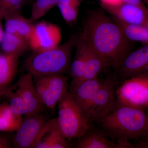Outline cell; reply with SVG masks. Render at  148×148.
<instances>
[{"label":"cell","instance_id":"obj_1","mask_svg":"<svg viewBox=\"0 0 148 148\" xmlns=\"http://www.w3.org/2000/svg\"><path fill=\"white\" fill-rule=\"evenodd\" d=\"M82 26L79 34L86 45L108 60L114 70L131 52L133 42L102 8L89 11Z\"/></svg>","mask_w":148,"mask_h":148},{"label":"cell","instance_id":"obj_22","mask_svg":"<svg viewBox=\"0 0 148 148\" xmlns=\"http://www.w3.org/2000/svg\"><path fill=\"white\" fill-rule=\"evenodd\" d=\"M84 0H60L58 7L66 23L73 26L76 22L80 7Z\"/></svg>","mask_w":148,"mask_h":148},{"label":"cell","instance_id":"obj_25","mask_svg":"<svg viewBox=\"0 0 148 148\" xmlns=\"http://www.w3.org/2000/svg\"><path fill=\"white\" fill-rule=\"evenodd\" d=\"M27 4V0H0V20L21 14Z\"/></svg>","mask_w":148,"mask_h":148},{"label":"cell","instance_id":"obj_7","mask_svg":"<svg viewBox=\"0 0 148 148\" xmlns=\"http://www.w3.org/2000/svg\"><path fill=\"white\" fill-rule=\"evenodd\" d=\"M49 120L43 113L25 116L12 139L13 147L35 148Z\"/></svg>","mask_w":148,"mask_h":148},{"label":"cell","instance_id":"obj_33","mask_svg":"<svg viewBox=\"0 0 148 148\" xmlns=\"http://www.w3.org/2000/svg\"><path fill=\"white\" fill-rule=\"evenodd\" d=\"M35 0H27V3L28 4L31 3H33V2Z\"/></svg>","mask_w":148,"mask_h":148},{"label":"cell","instance_id":"obj_17","mask_svg":"<svg viewBox=\"0 0 148 148\" xmlns=\"http://www.w3.org/2000/svg\"><path fill=\"white\" fill-rule=\"evenodd\" d=\"M87 59L85 69L79 83L86 80L98 78L101 73L109 67H112L110 63L108 60L92 50L87 45Z\"/></svg>","mask_w":148,"mask_h":148},{"label":"cell","instance_id":"obj_32","mask_svg":"<svg viewBox=\"0 0 148 148\" xmlns=\"http://www.w3.org/2000/svg\"><path fill=\"white\" fill-rule=\"evenodd\" d=\"M1 20H0V42H1V40L2 38L4 32V31H3L1 24Z\"/></svg>","mask_w":148,"mask_h":148},{"label":"cell","instance_id":"obj_4","mask_svg":"<svg viewBox=\"0 0 148 148\" xmlns=\"http://www.w3.org/2000/svg\"><path fill=\"white\" fill-rule=\"evenodd\" d=\"M57 120L69 143L79 140L92 128L91 121L68 91L58 103Z\"/></svg>","mask_w":148,"mask_h":148},{"label":"cell","instance_id":"obj_13","mask_svg":"<svg viewBox=\"0 0 148 148\" xmlns=\"http://www.w3.org/2000/svg\"><path fill=\"white\" fill-rule=\"evenodd\" d=\"M57 117L50 119L40 136L35 148H70Z\"/></svg>","mask_w":148,"mask_h":148},{"label":"cell","instance_id":"obj_12","mask_svg":"<svg viewBox=\"0 0 148 148\" xmlns=\"http://www.w3.org/2000/svg\"><path fill=\"white\" fill-rule=\"evenodd\" d=\"M148 68V44L129 53L115 70L122 80L143 73Z\"/></svg>","mask_w":148,"mask_h":148},{"label":"cell","instance_id":"obj_18","mask_svg":"<svg viewBox=\"0 0 148 148\" xmlns=\"http://www.w3.org/2000/svg\"><path fill=\"white\" fill-rule=\"evenodd\" d=\"M4 20L5 31L30 40L35 24L30 18H25L18 14L9 16Z\"/></svg>","mask_w":148,"mask_h":148},{"label":"cell","instance_id":"obj_14","mask_svg":"<svg viewBox=\"0 0 148 148\" xmlns=\"http://www.w3.org/2000/svg\"><path fill=\"white\" fill-rule=\"evenodd\" d=\"M103 79L98 77L86 80L69 88V91L84 113L101 87Z\"/></svg>","mask_w":148,"mask_h":148},{"label":"cell","instance_id":"obj_20","mask_svg":"<svg viewBox=\"0 0 148 148\" xmlns=\"http://www.w3.org/2000/svg\"><path fill=\"white\" fill-rule=\"evenodd\" d=\"M18 58L15 56L0 53V91L8 87L17 72Z\"/></svg>","mask_w":148,"mask_h":148},{"label":"cell","instance_id":"obj_2","mask_svg":"<svg viewBox=\"0 0 148 148\" xmlns=\"http://www.w3.org/2000/svg\"><path fill=\"white\" fill-rule=\"evenodd\" d=\"M102 130L115 140L120 148H133L131 140L145 139L147 134L146 109L115 103L108 113L96 121Z\"/></svg>","mask_w":148,"mask_h":148},{"label":"cell","instance_id":"obj_30","mask_svg":"<svg viewBox=\"0 0 148 148\" xmlns=\"http://www.w3.org/2000/svg\"><path fill=\"white\" fill-rule=\"evenodd\" d=\"M101 3H106L114 4L121 3L120 0H101Z\"/></svg>","mask_w":148,"mask_h":148},{"label":"cell","instance_id":"obj_21","mask_svg":"<svg viewBox=\"0 0 148 148\" xmlns=\"http://www.w3.org/2000/svg\"><path fill=\"white\" fill-rule=\"evenodd\" d=\"M23 119L22 116L16 115L11 112L8 103L2 104L0 112V132H16Z\"/></svg>","mask_w":148,"mask_h":148},{"label":"cell","instance_id":"obj_29","mask_svg":"<svg viewBox=\"0 0 148 148\" xmlns=\"http://www.w3.org/2000/svg\"><path fill=\"white\" fill-rule=\"evenodd\" d=\"M133 148H148V139H143L138 140L136 143L132 144Z\"/></svg>","mask_w":148,"mask_h":148},{"label":"cell","instance_id":"obj_34","mask_svg":"<svg viewBox=\"0 0 148 148\" xmlns=\"http://www.w3.org/2000/svg\"><path fill=\"white\" fill-rule=\"evenodd\" d=\"M143 1L145 3V4H146L148 5V0H143Z\"/></svg>","mask_w":148,"mask_h":148},{"label":"cell","instance_id":"obj_3","mask_svg":"<svg viewBox=\"0 0 148 148\" xmlns=\"http://www.w3.org/2000/svg\"><path fill=\"white\" fill-rule=\"evenodd\" d=\"M79 36L74 34L66 42L51 49L34 52L25 62L28 73L33 77L56 74H64L69 71L72 51Z\"/></svg>","mask_w":148,"mask_h":148},{"label":"cell","instance_id":"obj_24","mask_svg":"<svg viewBox=\"0 0 148 148\" xmlns=\"http://www.w3.org/2000/svg\"><path fill=\"white\" fill-rule=\"evenodd\" d=\"M2 97L7 98L9 107L13 114L19 116H27L28 110L26 104L17 93L13 92L12 88L8 86L3 89Z\"/></svg>","mask_w":148,"mask_h":148},{"label":"cell","instance_id":"obj_28","mask_svg":"<svg viewBox=\"0 0 148 148\" xmlns=\"http://www.w3.org/2000/svg\"><path fill=\"white\" fill-rule=\"evenodd\" d=\"M121 2L138 6L143 8H147L143 0H120Z\"/></svg>","mask_w":148,"mask_h":148},{"label":"cell","instance_id":"obj_11","mask_svg":"<svg viewBox=\"0 0 148 148\" xmlns=\"http://www.w3.org/2000/svg\"><path fill=\"white\" fill-rule=\"evenodd\" d=\"M12 88L27 106L28 114L25 116L43 113L46 107L37 92L31 74L27 73L21 76Z\"/></svg>","mask_w":148,"mask_h":148},{"label":"cell","instance_id":"obj_35","mask_svg":"<svg viewBox=\"0 0 148 148\" xmlns=\"http://www.w3.org/2000/svg\"><path fill=\"white\" fill-rule=\"evenodd\" d=\"M3 94V90L0 91V98L2 97Z\"/></svg>","mask_w":148,"mask_h":148},{"label":"cell","instance_id":"obj_9","mask_svg":"<svg viewBox=\"0 0 148 148\" xmlns=\"http://www.w3.org/2000/svg\"><path fill=\"white\" fill-rule=\"evenodd\" d=\"M61 39V30L58 26L41 21L34 24L29 47L34 52L48 50L59 45Z\"/></svg>","mask_w":148,"mask_h":148},{"label":"cell","instance_id":"obj_8","mask_svg":"<svg viewBox=\"0 0 148 148\" xmlns=\"http://www.w3.org/2000/svg\"><path fill=\"white\" fill-rule=\"evenodd\" d=\"M115 82L111 78L103 79L89 107L85 112L92 121H97L106 115L116 101Z\"/></svg>","mask_w":148,"mask_h":148},{"label":"cell","instance_id":"obj_19","mask_svg":"<svg viewBox=\"0 0 148 148\" xmlns=\"http://www.w3.org/2000/svg\"><path fill=\"white\" fill-rule=\"evenodd\" d=\"M0 43L3 53L18 57L30 48L29 40L5 31Z\"/></svg>","mask_w":148,"mask_h":148},{"label":"cell","instance_id":"obj_31","mask_svg":"<svg viewBox=\"0 0 148 148\" xmlns=\"http://www.w3.org/2000/svg\"><path fill=\"white\" fill-rule=\"evenodd\" d=\"M146 114H147V136L145 139H148V106L146 108Z\"/></svg>","mask_w":148,"mask_h":148},{"label":"cell","instance_id":"obj_27","mask_svg":"<svg viewBox=\"0 0 148 148\" xmlns=\"http://www.w3.org/2000/svg\"><path fill=\"white\" fill-rule=\"evenodd\" d=\"M12 147V140L6 135L0 134V148H10Z\"/></svg>","mask_w":148,"mask_h":148},{"label":"cell","instance_id":"obj_15","mask_svg":"<svg viewBox=\"0 0 148 148\" xmlns=\"http://www.w3.org/2000/svg\"><path fill=\"white\" fill-rule=\"evenodd\" d=\"M76 148H120L116 142L101 130L91 128L75 146Z\"/></svg>","mask_w":148,"mask_h":148},{"label":"cell","instance_id":"obj_16","mask_svg":"<svg viewBox=\"0 0 148 148\" xmlns=\"http://www.w3.org/2000/svg\"><path fill=\"white\" fill-rule=\"evenodd\" d=\"M75 47V54L69 71L72 79L70 87L75 86L80 82L84 73L87 59V45L79 34Z\"/></svg>","mask_w":148,"mask_h":148},{"label":"cell","instance_id":"obj_36","mask_svg":"<svg viewBox=\"0 0 148 148\" xmlns=\"http://www.w3.org/2000/svg\"><path fill=\"white\" fill-rule=\"evenodd\" d=\"M2 107V104H0V112H1V110Z\"/></svg>","mask_w":148,"mask_h":148},{"label":"cell","instance_id":"obj_23","mask_svg":"<svg viewBox=\"0 0 148 148\" xmlns=\"http://www.w3.org/2000/svg\"><path fill=\"white\" fill-rule=\"evenodd\" d=\"M112 17L119 24L128 39L148 44V26L129 25Z\"/></svg>","mask_w":148,"mask_h":148},{"label":"cell","instance_id":"obj_10","mask_svg":"<svg viewBox=\"0 0 148 148\" xmlns=\"http://www.w3.org/2000/svg\"><path fill=\"white\" fill-rule=\"evenodd\" d=\"M100 6L113 18L129 25L148 26V9L126 3H101Z\"/></svg>","mask_w":148,"mask_h":148},{"label":"cell","instance_id":"obj_5","mask_svg":"<svg viewBox=\"0 0 148 148\" xmlns=\"http://www.w3.org/2000/svg\"><path fill=\"white\" fill-rule=\"evenodd\" d=\"M123 81L116 88V101L127 106L146 109L148 106V73Z\"/></svg>","mask_w":148,"mask_h":148},{"label":"cell","instance_id":"obj_26","mask_svg":"<svg viewBox=\"0 0 148 148\" xmlns=\"http://www.w3.org/2000/svg\"><path fill=\"white\" fill-rule=\"evenodd\" d=\"M60 0H35L32 3L30 19L33 22L44 16L53 7L57 6Z\"/></svg>","mask_w":148,"mask_h":148},{"label":"cell","instance_id":"obj_6","mask_svg":"<svg viewBox=\"0 0 148 148\" xmlns=\"http://www.w3.org/2000/svg\"><path fill=\"white\" fill-rule=\"evenodd\" d=\"M35 87L46 108L53 110L69 91V77L56 74L33 77Z\"/></svg>","mask_w":148,"mask_h":148}]
</instances>
